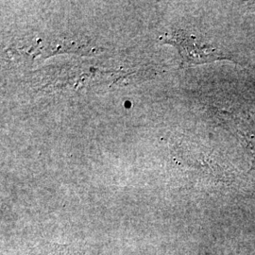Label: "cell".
Segmentation results:
<instances>
[{
    "label": "cell",
    "instance_id": "6da1fadb",
    "mask_svg": "<svg viewBox=\"0 0 255 255\" xmlns=\"http://www.w3.org/2000/svg\"><path fill=\"white\" fill-rule=\"evenodd\" d=\"M172 41L174 45L180 49L185 64H200L221 60L237 63L233 55L220 51L210 45H204L196 41L194 37L187 36L185 33L177 32Z\"/></svg>",
    "mask_w": 255,
    "mask_h": 255
},
{
    "label": "cell",
    "instance_id": "7a4b0ae2",
    "mask_svg": "<svg viewBox=\"0 0 255 255\" xmlns=\"http://www.w3.org/2000/svg\"><path fill=\"white\" fill-rule=\"evenodd\" d=\"M48 255H84L81 250L66 245H55Z\"/></svg>",
    "mask_w": 255,
    "mask_h": 255
}]
</instances>
